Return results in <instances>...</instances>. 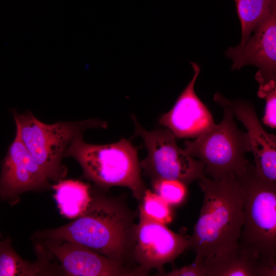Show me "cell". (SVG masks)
<instances>
[{"mask_svg":"<svg viewBox=\"0 0 276 276\" xmlns=\"http://www.w3.org/2000/svg\"><path fill=\"white\" fill-rule=\"evenodd\" d=\"M198 182L203 201L188 249L196 254L207 276L238 252L244 223L240 175L220 179L204 176Z\"/></svg>","mask_w":276,"mask_h":276,"instance_id":"obj_1","label":"cell"},{"mask_svg":"<svg viewBox=\"0 0 276 276\" xmlns=\"http://www.w3.org/2000/svg\"><path fill=\"white\" fill-rule=\"evenodd\" d=\"M100 190L93 193L91 189V201L80 216L64 225L38 231L34 238L75 243L129 265L137 225L136 213L121 197Z\"/></svg>","mask_w":276,"mask_h":276,"instance_id":"obj_2","label":"cell"},{"mask_svg":"<svg viewBox=\"0 0 276 276\" xmlns=\"http://www.w3.org/2000/svg\"><path fill=\"white\" fill-rule=\"evenodd\" d=\"M244 223L238 253L264 276L276 275V183L267 181L250 164L240 175Z\"/></svg>","mask_w":276,"mask_h":276,"instance_id":"obj_3","label":"cell"},{"mask_svg":"<svg viewBox=\"0 0 276 276\" xmlns=\"http://www.w3.org/2000/svg\"><path fill=\"white\" fill-rule=\"evenodd\" d=\"M137 152L129 140L95 145L86 143L80 135L70 145L65 156L75 159L82 168V177L98 188L107 190L114 186L126 187L140 201L146 188Z\"/></svg>","mask_w":276,"mask_h":276,"instance_id":"obj_4","label":"cell"},{"mask_svg":"<svg viewBox=\"0 0 276 276\" xmlns=\"http://www.w3.org/2000/svg\"><path fill=\"white\" fill-rule=\"evenodd\" d=\"M12 112L16 134L50 181H58L66 176L67 168L62 159L76 137L89 129L107 127L106 122L96 119L48 124L38 120L30 111L19 113L13 109Z\"/></svg>","mask_w":276,"mask_h":276,"instance_id":"obj_5","label":"cell"},{"mask_svg":"<svg viewBox=\"0 0 276 276\" xmlns=\"http://www.w3.org/2000/svg\"><path fill=\"white\" fill-rule=\"evenodd\" d=\"M220 106L224 113L221 122L184 143V150L203 164L204 175L215 179L240 175L250 165L245 157L246 153L251 151L247 132L238 128L230 107Z\"/></svg>","mask_w":276,"mask_h":276,"instance_id":"obj_6","label":"cell"},{"mask_svg":"<svg viewBox=\"0 0 276 276\" xmlns=\"http://www.w3.org/2000/svg\"><path fill=\"white\" fill-rule=\"evenodd\" d=\"M131 119L134 125L133 136L142 138L147 150V155L140 161V166L151 180H176L188 186L205 176L202 162L180 148L171 131L167 128L148 131L139 124L134 114Z\"/></svg>","mask_w":276,"mask_h":276,"instance_id":"obj_7","label":"cell"},{"mask_svg":"<svg viewBox=\"0 0 276 276\" xmlns=\"http://www.w3.org/2000/svg\"><path fill=\"white\" fill-rule=\"evenodd\" d=\"M139 217L132 261L148 274L155 269L162 275L164 266L188 248L190 236L174 233L140 212Z\"/></svg>","mask_w":276,"mask_h":276,"instance_id":"obj_8","label":"cell"},{"mask_svg":"<svg viewBox=\"0 0 276 276\" xmlns=\"http://www.w3.org/2000/svg\"><path fill=\"white\" fill-rule=\"evenodd\" d=\"M42 245L60 262L63 273L71 276H144L139 267H131L80 244L41 240Z\"/></svg>","mask_w":276,"mask_h":276,"instance_id":"obj_9","label":"cell"},{"mask_svg":"<svg viewBox=\"0 0 276 276\" xmlns=\"http://www.w3.org/2000/svg\"><path fill=\"white\" fill-rule=\"evenodd\" d=\"M50 180L16 134L2 165L0 197L14 204L20 195L50 187Z\"/></svg>","mask_w":276,"mask_h":276,"instance_id":"obj_10","label":"cell"},{"mask_svg":"<svg viewBox=\"0 0 276 276\" xmlns=\"http://www.w3.org/2000/svg\"><path fill=\"white\" fill-rule=\"evenodd\" d=\"M242 44L229 47L225 55L233 60L232 68L238 70L252 65L259 68L258 83L276 79V9L264 17Z\"/></svg>","mask_w":276,"mask_h":276,"instance_id":"obj_11","label":"cell"},{"mask_svg":"<svg viewBox=\"0 0 276 276\" xmlns=\"http://www.w3.org/2000/svg\"><path fill=\"white\" fill-rule=\"evenodd\" d=\"M214 100L219 106L230 107L234 116L247 129L256 173L263 179L276 183V137L264 129L252 104L242 100H229L219 93L215 94Z\"/></svg>","mask_w":276,"mask_h":276,"instance_id":"obj_12","label":"cell"},{"mask_svg":"<svg viewBox=\"0 0 276 276\" xmlns=\"http://www.w3.org/2000/svg\"><path fill=\"white\" fill-rule=\"evenodd\" d=\"M191 63L194 72L192 79L172 108L158 120L159 124L171 131L176 138H196L215 124L211 113L194 90L200 66Z\"/></svg>","mask_w":276,"mask_h":276,"instance_id":"obj_13","label":"cell"},{"mask_svg":"<svg viewBox=\"0 0 276 276\" xmlns=\"http://www.w3.org/2000/svg\"><path fill=\"white\" fill-rule=\"evenodd\" d=\"M37 261L23 259L14 250L11 240L8 237L0 242V276H36L50 274L48 268L46 249L38 245Z\"/></svg>","mask_w":276,"mask_h":276,"instance_id":"obj_14","label":"cell"},{"mask_svg":"<svg viewBox=\"0 0 276 276\" xmlns=\"http://www.w3.org/2000/svg\"><path fill=\"white\" fill-rule=\"evenodd\" d=\"M52 188L60 214L67 218L74 219L80 216L91 201V187L88 183L63 179Z\"/></svg>","mask_w":276,"mask_h":276,"instance_id":"obj_15","label":"cell"},{"mask_svg":"<svg viewBox=\"0 0 276 276\" xmlns=\"http://www.w3.org/2000/svg\"><path fill=\"white\" fill-rule=\"evenodd\" d=\"M241 24V39L243 44L259 22L276 9V0H235Z\"/></svg>","mask_w":276,"mask_h":276,"instance_id":"obj_16","label":"cell"},{"mask_svg":"<svg viewBox=\"0 0 276 276\" xmlns=\"http://www.w3.org/2000/svg\"><path fill=\"white\" fill-rule=\"evenodd\" d=\"M139 205V212L148 218L166 224L172 220L170 205L149 189H146Z\"/></svg>","mask_w":276,"mask_h":276,"instance_id":"obj_17","label":"cell"},{"mask_svg":"<svg viewBox=\"0 0 276 276\" xmlns=\"http://www.w3.org/2000/svg\"><path fill=\"white\" fill-rule=\"evenodd\" d=\"M207 276H263V274L257 265L238 252L211 270Z\"/></svg>","mask_w":276,"mask_h":276,"instance_id":"obj_18","label":"cell"},{"mask_svg":"<svg viewBox=\"0 0 276 276\" xmlns=\"http://www.w3.org/2000/svg\"><path fill=\"white\" fill-rule=\"evenodd\" d=\"M151 184L154 192L170 205L180 204L187 194V186L178 180L157 179Z\"/></svg>","mask_w":276,"mask_h":276,"instance_id":"obj_19","label":"cell"},{"mask_svg":"<svg viewBox=\"0 0 276 276\" xmlns=\"http://www.w3.org/2000/svg\"><path fill=\"white\" fill-rule=\"evenodd\" d=\"M258 96L265 100L264 116L262 119L265 125L275 128L276 126V80L259 83Z\"/></svg>","mask_w":276,"mask_h":276,"instance_id":"obj_20","label":"cell"},{"mask_svg":"<svg viewBox=\"0 0 276 276\" xmlns=\"http://www.w3.org/2000/svg\"><path fill=\"white\" fill-rule=\"evenodd\" d=\"M205 270L203 265L195 259L193 263L171 271L164 272L163 276H205Z\"/></svg>","mask_w":276,"mask_h":276,"instance_id":"obj_21","label":"cell"}]
</instances>
